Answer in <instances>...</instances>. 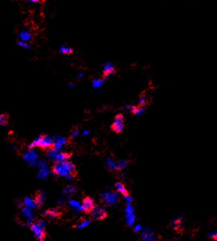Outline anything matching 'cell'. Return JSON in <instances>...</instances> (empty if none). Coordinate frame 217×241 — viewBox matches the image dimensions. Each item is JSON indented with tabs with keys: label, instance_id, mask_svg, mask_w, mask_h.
I'll list each match as a JSON object with an SVG mask.
<instances>
[{
	"label": "cell",
	"instance_id": "cell-3",
	"mask_svg": "<svg viewBox=\"0 0 217 241\" xmlns=\"http://www.w3.org/2000/svg\"><path fill=\"white\" fill-rule=\"evenodd\" d=\"M37 138H38V145H37V147L44 148V149H50V148L53 147L54 140L51 136H48V135L40 136Z\"/></svg>",
	"mask_w": 217,
	"mask_h": 241
},
{
	"label": "cell",
	"instance_id": "cell-5",
	"mask_svg": "<svg viewBox=\"0 0 217 241\" xmlns=\"http://www.w3.org/2000/svg\"><path fill=\"white\" fill-rule=\"evenodd\" d=\"M90 213L92 218L96 220H102L108 216L106 210L101 206H95Z\"/></svg>",
	"mask_w": 217,
	"mask_h": 241
},
{
	"label": "cell",
	"instance_id": "cell-24",
	"mask_svg": "<svg viewBox=\"0 0 217 241\" xmlns=\"http://www.w3.org/2000/svg\"><path fill=\"white\" fill-rule=\"evenodd\" d=\"M128 165V161L126 160H121L117 163V169H123Z\"/></svg>",
	"mask_w": 217,
	"mask_h": 241
},
{
	"label": "cell",
	"instance_id": "cell-7",
	"mask_svg": "<svg viewBox=\"0 0 217 241\" xmlns=\"http://www.w3.org/2000/svg\"><path fill=\"white\" fill-rule=\"evenodd\" d=\"M101 198L103 199V202L107 205H113L116 203L117 201V196L116 193H113V192H103L101 195Z\"/></svg>",
	"mask_w": 217,
	"mask_h": 241
},
{
	"label": "cell",
	"instance_id": "cell-28",
	"mask_svg": "<svg viewBox=\"0 0 217 241\" xmlns=\"http://www.w3.org/2000/svg\"><path fill=\"white\" fill-rule=\"evenodd\" d=\"M38 166L41 169H48V165L46 164V162L44 161H41L38 164Z\"/></svg>",
	"mask_w": 217,
	"mask_h": 241
},
{
	"label": "cell",
	"instance_id": "cell-32",
	"mask_svg": "<svg viewBox=\"0 0 217 241\" xmlns=\"http://www.w3.org/2000/svg\"><path fill=\"white\" fill-rule=\"evenodd\" d=\"M68 87H69V88H73V87H75L76 86L73 83H69V84L68 85Z\"/></svg>",
	"mask_w": 217,
	"mask_h": 241
},
{
	"label": "cell",
	"instance_id": "cell-11",
	"mask_svg": "<svg viewBox=\"0 0 217 241\" xmlns=\"http://www.w3.org/2000/svg\"><path fill=\"white\" fill-rule=\"evenodd\" d=\"M115 187H116V190L119 192V193H120L121 194H123L124 197H125L127 199H129V200H131L130 197H129V194H128V190H126L125 186H124V185L122 184L121 182H116V185H115Z\"/></svg>",
	"mask_w": 217,
	"mask_h": 241
},
{
	"label": "cell",
	"instance_id": "cell-12",
	"mask_svg": "<svg viewBox=\"0 0 217 241\" xmlns=\"http://www.w3.org/2000/svg\"><path fill=\"white\" fill-rule=\"evenodd\" d=\"M71 157V155L69 153L67 152H60L55 157V158L53 159L54 161H56L57 163H60V162H64V161H68V160L69 159V157Z\"/></svg>",
	"mask_w": 217,
	"mask_h": 241
},
{
	"label": "cell",
	"instance_id": "cell-25",
	"mask_svg": "<svg viewBox=\"0 0 217 241\" xmlns=\"http://www.w3.org/2000/svg\"><path fill=\"white\" fill-rule=\"evenodd\" d=\"M90 223H91V221L89 220V219H85V220L82 221L79 224H78L76 228H78V229H80V228H86V227H87V226L89 225Z\"/></svg>",
	"mask_w": 217,
	"mask_h": 241
},
{
	"label": "cell",
	"instance_id": "cell-34",
	"mask_svg": "<svg viewBox=\"0 0 217 241\" xmlns=\"http://www.w3.org/2000/svg\"><path fill=\"white\" fill-rule=\"evenodd\" d=\"M41 241H44V240H41Z\"/></svg>",
	"mask_w": 217,
	"mask_h": 241
},
{
	"label": "cell",
	"instance_id": "cell-10",
	"mask_svg": "<svg viewBox=\"0 0 217 241\" xmlns=\"http://www.w3.org/2000/svg\"><path fill=\"white\" fill-rule=\"evenodd\" d=\"M54 140V144L53 148L57 151H61L62 148L66 145L67 143V140L63 136H56L53 138Z\"/></svg>",
	"mask_w": 217,
	"mask_h": 241
},
{
	"label": "cell",
	"instance_id": "cell-13",
	"mask_svg": "<svg viewBox=\"0 0 217 241\" xmlns=\"http://www.w3.org/2000/svg\"><path fill=\"white\" fill-rule=\"evenodd\" d=\"M18 37L20 38V41H23V42L27 43V41H31V39H32V33L29 31H27V30H23V31L20 32Z\"/></svg>",
	"mask_w": 217,
	"mask_h": 241
},
{
	"label": "cell",
	"instance_id": "cell-20",
	"mask_svg": "<svg viewBox=\"0 0 217 241\" xmlns=\"http://www.w3.org/2000/svg\"><path fill=\"white\" fill-rule=\"evenodd\" d=\"M69 205L71 207L74 208V209L78 210V211H82V206H81L80 203H79V202H78V201L70 199V200L69 201Z\"/></svg>",
	"mask_w": 217,
	"mask_h": 241
},
{
	"label": "cell",
	"instance_id": "cell-21",
	"mask_svg": "<svg viewBox=\"0 0 217 241\" xmlns=\"http://www.w3.org/2000/svg\"><path fill=\"white\" fill-rule=\"evenodd\" d=\"M59 52H62V53H64V54H70L73 52V49L69 47H66V46L62 45L59 48Z\"/></svg>",
	"mask_w": 217,
	"mask_h": 241
},
{
	"label": "cell",
	"instance_id": "cell-1",
	"mask_svg": "<svg viewBox=\"0 0 217 241\" xmlns=\"http://www.w3.org/2000/svg\"><path fill=\"white\" fill-rule=\"evenodd\" d=\"M53 172L57 176L72 179L76 174L75 165L70 161L56 163L53 167Z\"/></svg>",
	"mask_w": 217,
	"mask_h": 241
},
{
	"label": "cell",
	"instance_id": "cell-14",
	"mask_svg": "<svg viewBox=\"0 0 217 241\" xmlns=\"http://www.w3.org/2000/svg\"><path fill=\"white\" fill-rule=\"evenodd\" d=\"M23 203L26 207H28L30 209H35V208H37L38 207V205H37V202L35 200V198H30V197L25 198V199L23 200Z\"/></svg>",
	"mask_w": 217,
	"mask_h": 241
},
{
	"label": "cell",
	"instance_id": "cell-31",
	"mask_svg": "<svg viewBox=\"0 0 217 241\" xmlns=\"http://www.w3.org/2000/svg\"><path fill=\"white\" fill-rule=\"evenodd\" d=\"M83 75H84V73H78V79H81V78H82V77H83Z\"/></svg>",
	"mask_w": 217,
	"mask_h": 241
},
{
	"label": "cell",
	"instance_id": "cell-6",
	"mask_svg": "<svg viewBox=\"0 0 217 241\" xmlns=\"http://www.w3.org/2000/svg\"><path fill=\"white\" fill-rule=\"evenodd\" d=\"M24 160L26 161L27 164L31 166H34L37 164V160H38V155L33 149H29L24 155L23 157Z\"/></svg>",
	"mask_w": 217,
	"mask_h": 241
},
{
	"label": "cell",
	"instance_id": "cell-17",
	"mask_svg": "<svg viewBox=\"0 0 217 241\" xmlns=\"http://www.w3.org/2000/svg\"><path fill=\"white\" fill-rule=\"evenodd\" d=\"M76 191H77V190H76L75 187L73 186H66L64 190H63L62 193H63V194H65V195L69 196L73 194V193H75Z\"/></svg>",
	"mask_w": 217,
	"mask_h": 241
},
{
	"label": "cell",
	"instance_id": "cell-26",
	"mask_svg": "<svg viewBox=\"0 0 217 241\" xmlns=\"http://www.w3.org/2000/svg\"><path fill=\"white\" fill-rule=\"evenodd\" d=\"M16 44H17L19 46H20V47H22V48H27V49H28V48H31V46H30L27 43H26V42H23V41H19L16 42Z\"/></svg>",
	"mask_w": 217,
	"mask_h": 241
},
{
	"label": "cell",
	"instance_id": "cell-22",
	"mask_svg": "<svg viewBox=\"0 0 217 241\" xmlns=\"http://www.w3.org/2000/svg\"><path fill=\"white\" fill-rule=\"evenodd\" d=\"M7 123H8V115L7 114H0V125H7Z\"/></svg>",
	"mask_w": 217,
	"mask_h": 241
},
{
	"label": "cell",
	"instance_id": "cell-19",
	"mask_svg": "<svg viewBox=\"0 0 217 241\" xmlns=\"http://www.w3.org/2000/svg\"><path fill=\"white\" fill-rule=\"evenodd\" d=\"M107 165L110 169H112V170L117 169V163H116L114 160L111 157H108L107 159Z\"/></svg>",
	"mask_w": 217,
	"mask_h": 241
},
{
	"label": "cell",
	"instance_id": "cell-15",
	"mask_svg": "<svg viewBox=\"0 0 217 241\" xmlns=\"http://www.w3.org/2000/svg\"><path fill=\"white\" fill-rule=\"evenodd\" d=\"M59 214H60L59 211L57 209H56V208H54V209L47 210L46 211L44 212V215L46 216V217H48V218H51V219L57 218Z\"/></svg>",
	"mask_w": 217,
	"mask_h": 241
},
{
	"label": "cell",
	"instance_id": "cell-18",
	"mask_svg": "<svg viewBox=\"0 0 217 241\" xmlns=\"http://www.w3.org/2000/svg\"><path fill=\"white\" fill-rule=\"evenodd\" d=\"M104 80H105V78H103V79L94 78L93 80V82H92V87H94V88H96V89L100 88V87H102L103 83H104Z\"/></svg>",
	"mask_w": 217,
	"mask_h": 241
},
{
	"label": "cell",
	"instance_id": "cell-30",
	"mask_svg": "<svg viewBox=\"0 0 217 241\" xmlns=\"http://www.w3.org/2000/svg\"><path fill=\"white\" fill-rule=\"evenodd\" d=\"M90 133V131H88V130H86V131H84V132H82V136H87V135H88Z\"/></svg>",
	"mask_w": 217,
	"mask_h": 241
},
{
	"label": "cell",
	"instance_id": "cell-23",
	"mask_svg": "<svg viewBox=\"0 0 217 241\" xmlns=\"http://www.w3.org/2000/svg\"><path fill=\"white\" fill-rule=\"evenodd\" d=\"M48 173H49L48 169H40L39 173H38V178H41V179H44V178H47Z\"/></svg>",
	"mask_w": 217,
	"mask_h": 241
},
{
	"label": "cell",
	"instance_id": "cell-9",
	"mask_svg": "<svg viewBox=\"0 0 217 241\" xmlns=\"http://www.w3.org/2000/svg\"><path fill=\"white\" fill-rule=\"evenodd\" d=\"M103 73L104 77L103 78H107V77H111L115 73V66L114 64L111 62H108L104 65L103 69Z\"/></svg>",
	"mask_w": 217,
	"mask_h": 241
},
{
	"label": "cell",
	"instance_id": "cell-4",
	"mask_svg": "<svg viewBox=\"0 0 217 241\" xmlns=\"http://www.w3.org/2000/svg\"><path fill=\"white\" fill-rule=\"evenodd\" d=\"M124 127V121H123V115L119 114L116 115L114 121L112 124V128L116 133H120L123 132Z\"/></svg>",
	"mask_w": 217,
	"mask_h": 241
},
{
	"label": "cell",
	"instance_id": "cell-2",
	"mask_svg": "<svg viewBox=\"0 0 217 241\" xmlns=\"http://www.w3.org/2000/svg\"><path fill=\"white\" fill-rule=\"evenodd\" d=\"M44 221L42 219H40L37 222L34 223H32L30 227H31V230L32 231V232L34 233L35 236L37 237L38 239H44V238L45 237V231H44Z\"/></svg>",
	"mask_w": 217,
	"mask_h": 241
},
{
	"label": "cell",
	"instance_id": "cell-33",
	"mask_svg": "<svg viewBox=\"0 0 217 241\" xmlns=\"http://www.w3.org/2000/svg\"><path fill=\"white\" fill-rule=\"evenodd\" d=\"M212 236L213 238H214V239H215V240L217 241V233H216V234H215V235H212Z\"/></svg>",
	"mask_w": 217,
	"mask_h": 241
},
{
	"label": "cell",
	"instance_id": "cell-16",
	"mask_svg": "<svg viewBox=\"0 0 217 241\" xmlns=\"http://www.w3.org/2000/svg\"><path fill=\"white\" fill-rule=\"evenodd\" d=\"M44 199H45V195H44V193L41 192V191H39V192L37 193V195H36V198H35V200L37 202L38 207L43 204L44 202Z\"/></svg>",
	"mask_w": 217,
	"mask_h": 241
},
{
	"label": "cell",
	"instance_id": "cell-29",
	"mask_svg": "<svg viewBox=\"0 0 217 241\" xmlns=\"http://www.w3.org/2000/svg\"><path fill=\"white\" fill-rule=\"evenodd\" d=\"M78 134H79V130L77 129V128H75V129H73V131H72V132H71V136L76 137V136H78Z\"/></svg>",
	"mask_w": 217,
	"mask_h": 241
},
{
	"label": "cell",
	"instance_id": "cell-8",
	"mask_svg": "<svg viewBox=\"0 0 217 241\" xmlns=\"http://www.w3.org/2000/svg\"><path fill=\"white\" fill-rule=\"evenodd\" d=\"M94 207L95 206H94V200L90 197H86L82 201V208L83 211L91 212Z\"/></svg>",
	"mask_w": 217,
	"mask_h": 241
},
{
	"label": "cell",
	"instance_id": "cell-27",
	"mask_svg": "<svg viewBox=\"0 0 217 241\" xmlns=\"http://www.w3.org/2000/svg\"><path fill=\"white\" fill-rule=\"evenodd\" d=\"M138 104H139V107H145V105L147 104V98L145 97H141L140 98Z\"/></svg>",
	"mask_w": 217,
	"mask_h": 241
}]
</instances>
